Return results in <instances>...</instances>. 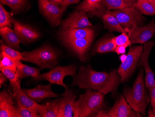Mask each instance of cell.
Instances as JSON below:
<instances>
[{
	"mask_svg": "<svg viewBox=\"0 0 155 117\" xmlns=\"http://www.w3.org/2000/svg\"><path fill=\"white\" fill-rule=\"evenodd\" d=\"M131 43H145L155 34V21L152 20L148 24L143 26H136L126 30Z\"/></svg>",
	"mask_w": 155,
	"mask_h": 117,
	"instance_id": "cell-9",
	"label": "cell"
},
{
	"mask_svg": "<svg viewBox=\"0 0 155 117\" xmlns=\"http://www.w3.org/2000/svg\"><path fill=\"white\" fill-rule=\"evenodd\" d=\"M94 117H109L107 111V110L101 109L99 110L94 115Z\"/></svg>",
	"mask_w": 155,
	"mask_h": 117,
	"instance_id": "cell-37",
	"label": "cell"
},
{
	"mask_svg": "<svg viewBox=\"0 0 155 117\" xmlns=\"http://www.w3.org/2000/svg\"></svg>",
	"mask_w": 155,
	"mask_h": 117,
	"instance_id": "cell-45",
	"label": "cell"
},
{
	"mask_svg": "<svg viewBox=\"0 0 155 117\" xmlns=\"http://www.w3.org/2000/svg\"><path fill=\"white\" fill-rule=\"evenodd\" d=\"M8 78H7L5 75L3 74L2 72L0 73V87H1L2 85L6 83Z\"/></svg>",
	"mask_w": 155,
	"mask_h": 117,
	"instance_id": "cell-39",
	"label": "cell"
},
{
	"mask_svg": "<svg viewBox=\"0 0 155 117\" xmlns=\"http://www.w3.org/2000/svg\"><path fill=\"white\" fill-rule=\"evenodd\" d=\"M103 2L108 11L121 9L134 4L127 0H103Z\"/></svg>",
	"mask_w": 155,
	"mask_h": 117,
	"instance_id": "cell-29",
	"label": "cell"
},
{
	"mask_svg": "<svg viewBox=\"0 0 155 117\" xmlns=\"http://www.w3.org/2000/svg\"><path fill=\"white\" fill-rule=\"evenodd\" d=\"M136 8L142 14L152 15L155 14V0H148L143 2H136Z\"/></svg>",
	"mask_w": 155,
	"mask_h": 117,
	"instance_id": "cell-27",
	"label": "cell"
},
{
	"mask_svg": "<svg viewBox=\"0 0 155 117\" xmlns=\"http://www.w3.org/2000/svg\"><path fill=\"white\" fill-rule=\"evenodd\" d=\"M143 51L142 46H134L130 48L126 59L121 63L117 70L121 83L125 82L132 75L137 66Z\"/></svg>",
	"mask_w": 155,
	"mask_h": 117,
	"instance_id": "cell-6",
	"label": "cell"
},
{
	"mask_svg": "<svg viewBox=\"0 0 155 117\" xmlns=\"http://www.w3.org/2000/svg\"><path fill=\"white\" fill-rule=\"evenodd\" d=\"M2 5H7L10 8L14 14L21 12L27 5V0H0Z\"/></svg>",
	"mask_w": 155,
	"mask_h": 117,
	"instance_id": "cell-28",
	"label": "cell"
},
{
	"mask_svg": "<svg viewBox=\"0 0 155 117\" xmlns=\"http://www.w3.org/2000/svg\"><path fill=\"white\" fill-rule=\"evenodd\" d=\"M1 51L4 52L8 56L11 57L14 59L17 60H22V53L19 52L16 50L14 49L13 48L9 47L8 45L4 44L1 45Z\"/></svg>",
	"mask_w": 155,
	"mask_h": 117,
	"instance_id": "cell-32",
	"label": "cell"
},
{
	"mask_svg": "<svg viewBox=\"0 0 155 117\" xmlns=\"http://www.w3.org/2000/svg\"><path fill=\"white\" fill-rule=\"evenodd\" d=\"M1 71L5 75L8 79L9 80L10 83L12 84L17 82L20 80L18 77L16 71H14L8 68H0Z\"/></svg>",
	"mask_w": 155,
	"mask_h": 117,
	"instance_id": "cell-34",
	"label": "cell"
},
{
	"mask_svg": "<svg viewBox=\"0 0 155 117\" xmlns=\"http://www.w3.org/2000/svg\"><path fill=\"white\" fill-rule=\"evenodd\" d=\"M22 64L19 60L14 59L4 52L1 51L0 68H8L16 71L18 66Z\"/></svg>",
	"mask_w": 155,
	"mask_h": 117,
	"instance_id": "cell-26",
	"label": "cell"
},
{
	"mask_svg": "<svg viewBox=\"0 0 155 117\" xmlns=\"http://www.w3.org/2000/svg\"><path fill=\"white\" fill-rule=\"evenodd\" d=\"M115 42L117 46H124L128 47L132 44L127 33L123 32L122 34L114 37Z\"/></svg>",
	"mask_w": 155,
	"mask_h": 117,
	"instance_id": "cell-33",
	"label": "cell"
},
{
	"mask_svg": "<svg viewBox=\"0 0 155 117\" xmlns=\"http://www.w3.org/2000/svg\"><path fill=\"white\" fill-rule=\"evenodd\" d=\"M23 61L38 65L41 69L52 68L58 64V52L52 46L44 45L31 51L22 52Z\"/></svg>",
	"mask_w": 155,
	"mask_h": 117,
	"instance_id": "cell-4",
	"label": "cell"
},
{
	"mask_svg": "<svg viewBox=\"0 0 155 117\" xmlns=\"http://www.w3.org/2000/svg\"><path fill=\"white\" fill-rule=\"evenodd\" d=\"M148 113V117H155V109H152V108H150V109L149 110Z\"/></svg>",
	"mask_w": 155,
	"mask_h": 117,
	"instance_id": "cell-41",
	"label": "cell"
},
{
	"mask_svg": "<svg viewBox=\"0 0 155 117\" xmlns=\"http://www.w3.org/2000/svg\"><path fill=\"white\" fill-rule=\"evenodd\" d=\"M47 1L51 2L53 4L58 5V6H61V4L62 3L63 0H46Z\"/></svg>",
	"mask_w": 155,
	"mask_h": 117,
	"instance_id": "cell-40",
	"label": "cell"
},
{
	"mask_svg": "<svg viewBox=\"0 0 155 117\" xmlns=\"http://www.w3.org/2000/svg\"><path fill=\"white\" fill-rule=\"evenodd\" d=\"M101 17L105 28L107 29L110 31L127 33L126 30L119 23L117 19L109 13L108 11L104 13Z\"/></svg>",
	"mask_w": 155,
	"mask_h": 117,
	"instance_id": "cell-24",
	"label": "cell"
},
{
	"mask_svg": "<svg viewBox=\"0 0 155 117\" xmlns=\"http://www.w3.org/2000/svg\"><path fill=\"white\" fill-rule=\"evenodd\" d=\"M104 97V94L100 91L87 89L75 100L74 117H94L98 111L103 108Z\"/></svg>",
	"mask_w": 155,
	"mask_h": 117,
	"instance_id": "cell-3",
	"label": "cell"
},
{
	"mask_svg": "<svg viewBox=\"0 0 155 117\" xmlns=\"http://www.w3.org/2000/svg\"><path fill=\"white\" fill-rule=\"evenodd\" d=\"M77 68L74 64L68 66H55L48 72L41 74L40 80H45L52 84H58L64 87L68 90V85L64 83L63 79L67 76H74L76 74Z\"/></svg>",
	"mask_w": 155,
	"mask_h": 117,
	"instance_id": "cell-7",
	"label": "cell"
},
{
	"mask_svg": "<svg viewBox=\"0 0 155 117\" xmlns=\"http://www.w3.org/2000/svg\"><path fill=\"white\" fill-rule=\"evenodd\" d=\"M126 47L124 46H117L115 52H116L117 55L125 54Z\"/></svg>",
	"mask_w": 155,
	"mask_h": 117,
	"instance_id": "cell-38",
	"label": "cell"
},
{
	"mask_svg": "<svg viewBox=\"0 0 155 117\" xmlns=\"http://www.w3.org/2000/svg\"><path fill=\"white\" fill-rule=\"evenodd\" d=\"M155 43L153 42L145 43L143 47V51L140 57L137 66L139 68L143 67L145 72V87L149 90L155 86V73L151 69L149 64V57Z\"/></svg>",
	"mask_w": 155,
	"mask_h": 117,
	"instance_id": "cell-8",
	"label": "cell"
},
{
	"mask_svg": "<svg viewBox=\"0 0 155 117\" xmlns=\"http://www.w3.org/2000/svg\"><path fill=\"white\" fill-rule=\"evenodd\" d=\"M39 8L41 14L52 26H57L61 23V7L46 0H38Z\"/></svg>",
	"mask_w": 155,
	"mask_h": 117,
	"instance_id": "cell-10",
	"label": "cell"
},
{
	"mask_svg": "<svg viewBox=\"0 0 155 117\" xmlns=\"http://www.w3.org/2000/svg\"><path fill=\"white\" fill-rule=\"evenodd\" d=\"M71 86L77 85L81 89H90L104 95L116 91L121 83L117 71L98 72L93 69L91 65L81 66L79 71L73 76Z\"/></svg>",
	"mask_w": 155,
	"mask_h": 117,
	"instance_id": "cell-1",
	"label": "cell"
},
{
	"mask_svg": "<svg viewBox=\"0 0 155 117\" xmlns=\"http://www.w3.org/2000/svg\"><path fill=\"white\" fill-rule=\"evenodd\" d=\"M61 25V30H66L68 29L85 28L92 26L86 12L79 10L62 20Z\"/></svg>",
	"mask_w": 155,
	"mask_h": 117,
	"instance_id": "cell-12",
	"label": "cell"
},
{
	"mask_svg": "<svg viewBox=\"0 0 155 117\" xmlns=\"http://www.w3.org/2000/svg\"><path fill=\"white\" fill-rule=\"evenodd\" d=\"M127 1L130 3H133V4H135V2H137V0H127Z\"/></svg>",
	"mask_w": 155,
	"mask_h": 117,
	"instance_id": "cell-43",
	"label": "cell"
},
{
	"mask_svg": "<svg viewBox=\"0 0 155 117\" xmlns=\"http://www.w3.org/2000/svg\"><path fill=\"white\" fill-rule=\"evenodd\" d=\"M117 45L114 37L104 38L98 42L95 48V52L98 53L115 52Z\"/></svg>",
	"mask_w": 155,
	"mask_h": 117,
	"instance_id": "cell-25",
	"label": "cell"
},
{
	"mask_svg": "<svg viewBox=\"0 0 155 117\" xmlns=\"http://www.w3.org/2000/svg\"><path fill=\"white\" fill-rule=\"evenodd\" d=\"M41 69L31 67L25 64H21L18 66L16 71L19 79L26 77H33L35 80H40Z\"/></svg>",
	"mask_w": 155,
	"mask_h": 117,
	"instance_id": "cell-23",
	"label": "cell"
},
{
	"mask_svg": "<svg viewBox=\"0 0 155 117\" xmlns=\"http://www.w3.org/2000/svg\"><path fill=\"white\" fill-rule=\"evenodd\" d=\"M76 9L100 17L109 11L104 6L103 0H84Z\"/></svg>",
	"mask_w": 155,
	"mask_h": 117,
	"instance_id": "cell-19",
	"label": "cell"
},
{
	"mask_svg": "<svg viewBox=\"0 0 155 117\" xmlns=\"http://www.w3.org/2000/svg\"><path fill=\"white\" fill-rule=\"evenodd\" d=\"M13 27L15 32L22 43H31L38 40L41 34L36 29L14 19Z\"/></svg>",
	"mask_w": 155,
	"mask_h": 117,
	"instance_id": "cell-13",
	"label": "cell"
},
{
	"mask_svg": "<svg viewBox=\"0 0 155 117\" xmlns=\"http://www.w3.org/2000/svg\"><path fill=\"white\" fill-rule=\"evenodd\" d=\"M51 84L38 85L33 89H23L22 91L29 98L38 103L47 98L57 97L62 95L53 92Z\"/></svg>",
	"mask_w": 155,
	"mask_h": 117,
	"instance_id": "cell-16",
	"label": "cell"
},
{
	"mask_svg": "<svg viewBox=\"0 0 155 117\" xmlns=\"http://www.w3.org/2000/svg\"><path fill=\"white\" fill-rule=\"evenodd\" d=\"M94 37L66 40L62 41V42L67 48L75 53L81 61L84 62L86 60V54L91 43L93 42Z\"/></svg>",
	"mask_w": 155,
	"mask_h": 117,
	"instance_id": "cell-15",
	"label": "cell"
},
{
	"mask_svg": "<svg viewBox=\"0 0 155 117\" xmlns=\"http://www.w3.org/2000/svg\"><path fill=\"white\" fill-rule=\"evenodd\" d=\"M58 35L60 40L62 42L66 40L94 37V32L89 27L85 28L68 29L66 30L61 29Z\"/></svg>",
	"mask_w": 155,
	"mask_h": 117,
	"instance_id": "cell-18",
	"label": "cell"
},
{
	"mask_svg": "<svg viewBox=\"0 0 155 117\" xmlns=\"http://www.w3.org/2000/svg\"><path fill=\"white\" fill-rule=\"evenodd\" d=\"M59 98V117H74V106L76 96L71 89H68Z\"/></svg>",
	"mask_w": 155,
	"mask_h": 117,
	"instance_id": "cell-17",
	"label": "cell"
},
{
	"mask_svg": "<svg viewBox=\"0 0 155 117\" xmlns=\"http://www.w3.org/2000/svg\"><path fill=\"white\" fill-rule=\"evenodd\" d=\"M59 99L53 100L47 104L41 105L38 109L40 117H59Z\"/></svg>",
	"mask_w": 155,
	"mask_h": 117,
	"instance_id": "cell-22",
	"label": "cell"
},
{
	"mask_svg": "<svg viewBox=\"0 0 155 117\" xmlns=\"http://www.w3.org/2000/svg\"><path fill=\"white\" fill-rule=\"evenodd\" d=\"M14 93L5 90L0 93V117H20L16 104L14 102Z\"/></svg>",
	"mask_w": 155,
	"mask_h": 117,
	"instance_id": "cell-11",
	"label": "cell"
},
{
	"mask_svg": "<svg viewBox=\"0 0 155 117\" xmlns=\"http://www.w3.org/2000/svg\"><path fill=\"white\" fill-rule=\"evenodd\" d=\"M128 104L124 96H120L116 100L114 106L108 111L109 117H142L141 114L134 111Z\"/></svg>",
	"mask_w": 155,
	"mask_h": 117,
	"instance_id": "cell-14",
	"label": "cell"
},
{
	"mask_svg": "<svg viewBox=\"0 0 155 117\" xmlns=\"http://www.w3.org/2000/svg\"><path fill=\"white\" fill-rule=\"evenodd\" d=\"M80 0H63L61 5V11L62 14H63L67 9L68 6L72 4H77L80 2Z\"/></svg>",
	"mask_w": 155,
	"mask_h": 117,
	"instance_id": "cell-35",
	"label": "cell"
},
{
	"mask_svg": "<svg viewBox=\"0 0 155 117\" xmlns=\"http://www.w3.org/2000/svg\"><path fill=\"white\" fill-rule=\"evenodd\" d=\"M146 1H148V0H137V2H143Z\"/></svg>",
	"mask_w": 155,
	"mask_h": 117,
	"instance_id": "cell-44",
	"label": "cell"
},
{
	"mask_svg": "<svg viewBox=\"0 0 155 117\" xmlns=\"http://www.w3.org/2000/svg\"><path fill=\"white\" fill-rule=\"evenodd\" d=\"M0 35L6 45L16 50L20 49V44L21 42L15 30L9 27L0 28Z\"/></svg>",
	"mask_w": 155,
	"mask_h": 117,
	"instance_id": "cell-21",
	"label": "cell"
},
{
	"mask_svg": "<svg viewBox=\"0 0 155 117\" xmlns=\"http://www.w3.org/2000/svg\"><path fill=\"white\" fill-rule=\"evenodd\" d=\"M145 88L144 70L140 68L132 88H126L124 91V97L131 108L144 116L150 102Z\"/></svg>",
	"mask_w": 155,
	"mask_h": 117,
	"instance_id": "cell-2",
	"label": "cell"
},
{
	"mask_svg": "<svg viewBox=\"0 0 155 117\" xmlns=\"http://www.w3.org/2000/svg\"><path fill=\"white\" fill-rule=\"evenodd\" d=\"M13 19L11 15L8 13L2 6L0 4V28L4 27H9L11 28L13 27Z\"/></svg>",
	"mask_w": 155,
	"mask_h": 117,
	"instance_id": "cell-30",
	"label": "cell"
},
{
	"mask_svg": "<svg viewBox=\"0 0 155 117\" xmlns=\"http://www.w3.org/2000/svg\"><path fill=\"white\" fill-rule=\"evenodd\" d=\"M108 12L117 19L126 31L142 25L144 20L142 14L136 8L134 4L121 9L109 11Z\"/></svg>",
	"mask_w": 155,
	"mask_h": 117,
	"instance_id": "cell-5",
	"label": "cell"
},
{
	"mask_svg": "<svg viewBox=\"0 0 155 117\" xmlns=\"http://www.w3.org/2000/svg\"><path fill=\"white\" fill-rule=\"evenodd\" d=\"M126 57H127V55H125V54H121L120 56L119 57V59L121 61V63L124 62L125 61Z\"/></svg>",
	"mask_w": 155,
	"mask_h": 117,
	"instance_id": "cell-42",
	"label": "cell"
},
{
	"mask_svg": "<svg viewBox=\"0 0 155 117\" xmlns=\"http://www.w3.org/2000/svg\"><path fill=\"white\" fill-rule=\"evenodd\" d=\"M16 107L20 117H40L38 110L23 106L17 101Z\"/></svg>",
	"mask_w": 155,
	"mask_h": 117,
	"instance_id": "cell-31",
	"label": "cell"
},
{
	"mask_svg": "<svg viewBox=\"0 0 155 117\" xmlns=\"http://www.w3.org/2000/svg\"><path fill=\"white\" fill-rule=\"evenodd\" d=\"M21 79H20L15 83L10 84L15 101L19 102L23 106L38 110L41 106V105L38 104V103L29 98L23 92L21 88Z\"/></svg>",
	"mask_w": 155,
	"mask_h": 117,
	"instance_id": "cell-20",
	"label": "cell"
},
{
	"mask_svg": "<svg viewBox=\"0 0 155 117\" xmlns=\"http://www.w3.org/2000/svg\"><path fill=\"white\" fill-rule=\"evenodd\" d=\"M150 91V98L152 109H155V86Z\"/></svg>",
	"mask_w": 155,
	"mask_h": 117,
	"instance_id": "cell-36",
	"label": "cell"
}]
</instances>
